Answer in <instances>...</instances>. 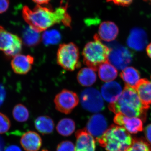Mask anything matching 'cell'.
Listing matches in <instances>:
<instances>
[{
  "label": "cell",
  "instance_id": "6da1fadb",
  "mask_svg": "<svg viewBox=\"0 0 151 151\" xmlns=\"http://www.w3.org/2000/svg\"><path fill=\"white\" fill-rule=\"evenodd\" d=\"M22 15L29 26L38 32L46 30L56 24L62 23L68 27H70L71 24V19L67 13L66 6L59 7L54 10L39 5L33 9L24 6Z\"/></svg>",
  "mask_w": 151,
  "mask_h": 151
},
{
  "label": "cell",
  "instance_id": "7a4b0ae2",
  "mask_svg": "<svg viewBox=\"0 0 151 151\" xmlns=\"http://www.w3.org/2000/svg\"><path fill=\"white\" fill-rule=\"evenodd\" d=\"M97 140L107 151H126L132 145L133 139L123 127L113 125Z\"/></svg>",
  "mask_w": 151,
  "mask_h": 151
},
{
  "label": "cell",
  "instance_id": "3957f363",
  "mask_svg": "<svg viewBox=\"0 0 151 151\" xmlns=\"http://www.w3.org/2000/svg\"><path fill=\"white\" fill-rule=\"evenodd\" d=\"M110 50L100 40L98 35L94 36V40L84 46L82 55L84 64L94 71L98 70L101 64L108 61Z\"/></svg>",
  "mask_w": 151,
  "mask_h": 151
},
{
  "label": "cell",
  "instance_id": "277c9868",
  "mask_svg": "<svg viewBox=\"0 0 151 151\" xmlns=\"http://www.w3.org/2000/svg\"><path fill=\"white\" fill-rule=\"evenodd\" d=\"M57 62L60 66L68 71H73L81 67L79 49L77 45L73 42L60 45Z\"/></svg>",
  "mask_w": 151,
  "mask_h": 151
},
{
  "label": "cell",
  "instance_id": "5b68a950",
  "mask_svg": "<svg viewBox=\"0 0 151 151\" xmlns=\"http://www.w3.org/2000/svg\"><path fill=\"white\" fill-rule=\"evenodd\" d=\"M22 43L21 38L0 26V50L3 51L7 57L13 58L19 54Z\"/></svg>",
  "mask_w": 151,
  "mask_h": 151
},
{
  "label": "cell",
  "instance_id": "8992f818",
  "mask_svg": "<svg viewBox=\"0 0 151 151\" xmlns=\"http://www.w3.org/2000/svg\"><path fill=\"white\" fill-rule=\"evenodd\" d=\"M80 100L82 107L92 113H97L104 109V102L101 94L94 88L84 89L81 92Z\"/></svg>",
  "mask_w": 151,
  "mask_h": 151
},
{
  "label": "cell",
  "instance_id": "52a82bcc",
  "mask_svg": "<svg viewBox=\"0 0 151 151\" xmlns=\"http://www.w3.org/2000/svg\"><path fill=\"white\" fill-rule=\"evenodd\" d=\"M54 102L57 110L68 114L78 105L79 98L75 92L63 89L55 96Z\"/></svg>",
  "mask_w": 151,
  "mask_h": 151
},
{
  "label": "cell",
  "instance_id": "ba28073f",
  "mask_svg": "<svg viewBox=\"0 0 151 151\" xmlns=\"http://www.w3.org/2000/svg\"><path fill=\"white\" fill-rule=\"evenodd\" d=\"M133 55L127 47H116L111 50L108 62L119 70H123L132 62Z\"/></svg>",
  "mask_w": 151,
  "mask_h": 151
},
{
  "label": "cell",
  "instance_id": "9c48e42d",
  "mask_svg": "<svg viewBox=\"0 0 151 151\" xmlns=\"http://www.w3.org/2000/svg\"><path fill=\"white\" fill-rule=\"evenodd\" d=\"M114 122L131 134H137L143 129L142 120L137 117H128L118 113L114 117Z\"/></svg>",
  "mask_w": 151,
  "mask_h": 151
},
{
  "label": "cell",
  "instance_id": "30bf717a",
  "mask_svg": "<svg viewBox=\"0 0 151 151\" xmlns=\"http://www.w3.org/2000/svg\"><path fill=\"white\" fill-rule=\"evenodd\" d=\"M118 101L132 108L147 113V110L143 106L139 95L134 87L126 85Z\"/></svg>",
  "mask_w": 151,
  "mask_h": 151
},
{
  "label": "cell",
  "instance_id": "8fae6325",
  "mask_svg": "<svg viewBox=\"0 0 151 151\" xmlns=\"http://www.w3.org/2000/svg\"><path fill=\"white\" fill-rule=\"evenodd\" d=\"M108 124L103 115L96 114L90 117L87 122L86 129L87 132L93 137L100 138L107 130Z\"/></svg>",
  "mask_w": 151,
  "mask_h": 151
},
{
  "label": "cell",
  "instance_id": "7c38bea8",
  "mask_svg": "<svg viewBox=\"0 0 151 151\" xmlns=\"http://www.w3.org/2000/svg\"><path fill=\"white\" fill-rule=\"evenodd\" d=\"M75 151H95L96 141L86 129L78 130L76 133Z\"/></svg>",
  "mask_w": 151,
  "mask_h": 151
},
{
  "label": "cell",
  "instance_id": "4fadbf2b",
  "mask_svg": "<svg viewBox=\"0 0 151 151\" xmlns=\"http://www.w3.org/2000/svg\"><path fill=\"white\" fill-rule=\"evenodd\" d=\"M34 58L31 55L19 54L13 58L11 66L17 74H26L31 70Z\"/></svg>",
  "mask_w": 151,
  "mask_h": 151
},
{
  "label": "cell",
  "instance_id": "5bb4252c",
  "mask_svg": "<svg viewBox=\"0 0 151 151\" xmlns=\"http://www.w3.org/2000/svg\"><path fill=\"white\" fill-rule=\"evenodd\" d=\"M147 42V35L145 32L137 27L132 29L127 40L128 46L137 51L142 50Z\"/></svg>",
  "mask_w": 151,
  "mask_h": 151
},
{
  "label": "cell",
  "instance_id": "9a60e30c",
  "mask_svg": "<svg viewBox=\"0 0 151 151\" xmlns=\"http://www.w3.org/2000/svg\"><path fill=\"white\" fill-rule=\"evenodd\" d=\"M20 143L26 151H38L41 147L42 140L36 132L29 131L22 135Z\"/></svg>",
  "mask_w": 151,
  "mask_h": 151
},
{
  "label": "cell",
  "instance_id": "2e32d148",
  "mask_svg": "<svg viewBox=\"0 0 151 151\" xmlns=\"http://www.w3.org/2000/svg\"><path fill=\"white\" fill-rule=\"evenodd\" d=\"M101 91L103 98L111 103L117 101L122 93V86L116 81L105 83L102 86Z\"/></svg>",
  "mask_w": 151,
  "mask_h": 151
},
{
  "label": "cell",
  "instance_id": "e0dca14e",
  "mask_svg": "<svg viewBox=\"0 0 151 151\" xmlns=\"http://www.w3.org/2000/svg\"><path fill=\"white\" fill-rule=\"evenodd\" d=\"M134 88L143 106L148 110L151 105V82L147 78H142Z\"/></svg>",
  "mask_w": 151,
  "mask_h": 151
},
{
  "label": "cell",
  "instance_id": "ac0fdd59",
  "mask_svg": "<svg viewBox=\"0 0 151 151\" xmlns=\"http://www.w3.org/2000/svg\"><path fill=\"white\" fill-rule=\"evenodd\" d=\"M119 33V28L114 23L106 21L103 22L100 25L98 35L102 40L111 42L117 37Z\"/></svg>",
  "mask_w": 151,
  "mask_h": 151
},
{
  "label": "cell",
  "instance_id": "d6986e66",
  "mask_svg": "<svg viewBox=\"0 0 151 151\" xmlns=\"http://www.w3.org/2000/svg\"><path fill=\"white\" fill-rule=\"evenodd\" d=\"M98 70L100 79L104 82L113 81L118 76V71L116 67L108 61L101 64L98 68Z\"/></svg>",
  "mask_w": 151,
  "mask_h": 151
},
{
  "label": "cell",
  "instance_id": "ffe728a7",
  "mask_svg": "<svg viewBox=\"0 0 151 151\" xmlns=\"http://www.w3.org/2000/svg\"><path fill=\"white\" fill-rule=\"evenodd\" d=\"M121 78L125 82L126 85L134 88L140 80V74L139 70L135 68H126L120 74Z\"/></svg>",
  "mask_w": 151,
  "mask_h": 151
},
{
  "label": "cell",
  "instance_id": "44dd1931",
  "mask_svg": "<svg viewBox=\"0 0 151 151\" xmlns=\"http://www.w3.org/2000/svg\"><path fill=\"white\" fill-rule=\"evenodd\" d=\"M36 129L43 135L49 134L53 132L54 124L53 120L47 116H41L35 121Z\"/></svg>",
  "mask_w": 151,
  "mask_h": 151
},
{
  "label": "cell",
  "instance_id": "7402d4cb",
  "mask_svg": "<svg viewBox=\"0 0 151 151\" xmlns=\"http://www.w3.org/2000/svg\"><path fill=\"white\" fill-rule=\"evenodd\" d=\"M77 79L78 83L82 86H90L96 81L97 75L92 68H84L78 72Z\"/></svg>",
  "mask_w": 151,
  "mask_h": 151
},
{
  "label": "cell",
  "instance_id": "603a6c76",
  "mask_svg": "<svg viewBox=\"0 0 151 151\" xmlns=\"http://www.w3.org/2000/svg\"><path fill=\"white\" fill-rule=\"evenodd\" d=\"M22 37L24 43L29 47L37 46L41 40L40 32L36 31L29 26L25 29Z\"/></svg>",
  "mask_w": 151,
  "mask_h": 151
},
{
  "label": "cell",
  "instance_id": "cb8c5ba5",
  "mask_svg": "<svg viewBox=\"0 0 151 151\" xmlns=\"http://www.w3.org/2000/svg\"><path fill=\"white\" fill-rule=\"evenodd\" d=\"M76 129L75 122L71 119L65 118L60 120L56 127V129L60 134L63 136H70Z\"/></svg>",
  "mask_w": 151,
  "mask_h": 151
},
{
  "label": "cell",
  "instance_id": "d4e9b609",
  "mask_svg": "<svg viewBox=\"0 0 151 151\" xmlns=\"http://www.w3.org/2000/svg\"><path fill=\"white\" fill-rule=\"evenodd\" d=\"M61 39L60 33L55 29L45 31L42 37L43 43L46 45L57 44L60 41Z\"/></svg>",
  "mask_w": 151,
  "mask_h": 151
},
{
  "label": "cell",
  "instance_id": "484cf974",
  "mask_svg": "<svg viewBox=\"0 0 151 151\" xmlns=\"http://www.w3.org/2000/svg\"><path fill=\"white\" fill-rule=\"evenodd\" d=\"M12 114L15 120L19 122H26L29 118V112L27 108L21 104H18L14 107Z\"/></svg>",
  "mask_w": 151,
  "mask_h": 151
},
{
  "label": "cell",
  "instance_id": "4316f807",
  "mask_svg": "<svg viewBox=\"0 0 151 151\" xmlns=\"http://www.w3.org/2000/svg\"><path fill=\"white\" fill-rule=\"evenodd\" d=\"M126 151H151V146L142 138H133L132 145Z\"/></svg>",
  "mask_w": 151,
  "mask_h": 151
},
{
  "label": "cell",
  "instance_id": "83f0119b",
  "mask_svg": "<svg viewBox=\"0 0 151 151\" xmlns=\"http://www.w3.org/2000/svg\"><path fill=\"white\" fill-rule=\"evenodd\" d=\"M11 122L8 117L0 113V134H4L9 130Z\"/></svg>",
  "mask_w": 151,
  "mask_h": 151
},
{
  "label": "cell",
  "instance_id": "f1b7e54d",
  "mask_svg": "<svg viewBox=\"0 0 151 151\" xmlns=\"http://www.w3.org/2000/svg\"><path fill=\"white\" fill-rule=\"evenodd\" d=\"M56 151H75V146L70 141H63L58 145Z\"/></svg>",
  "mask_w": 151,
  "mask_h": 151
},
{
  "label": "cell",
  "instance_id": "f546056e",
  "mask_svg": "<svg viewBox=\"0 0 151 151\" xmlns=\"http://www.w3.org/2000/svg\"><path fill=\"white\" fill-rule=\"evenodd\" d=\"M134 0H107L108 2H111L117 5L122 6H128L132 4Z\"/></svg>",
  "mask_w": 151,
  "mask_h": 151
},
{
  "label": "cell",
  "instance_id": "4dcf8cb0",
  "mask_svg": "<svg viewBox=\"0 0 151 151\" xmlns=\"http://www.w3.org/2000/svg\"><path fill=\"white\" fill-rule=\"evenodd\" d=\"M9 0H0V14L7 11L9 7Z\"/></svg>",
  "mask_w": 151,
  "mask_h": 151
},
{
  "label": "cell",
  "instance_id": "1f68e13d",
  "mask_svg": "<svg viewBox=\"0 0 151 151\" xmlns=\"http://www.w3.org/2000/svg\"><path fill=\"white\" fill-rule=\"evenodd\" d=\"M145 134L146 139L151 144V124H149L146 127Z\"/></svg>",
  "mask_w": 151,
  "mask_h": 151
},
{
  "label": "cell",
  "instance_id": "d6a6232c",
  "mask_svg": "<svg viewBox=\"0 0 151 151\" xmlns=\"http://www.w3.org/2000/svg\"><path fill=\"white\" fill-rule=\"evenodd\" d=\"M6 96V92L4 87L0 84V107L2 105Z\"/></svg>",
  "mask_w": 151,
  "mask_h": 151
},
{
  "label": "cell",
  "instance_id": "836d02e7",
  "mask_svg": "<svg viewBox=\"0 0 151 151\" xmlns=\"http://www.w3.org/2000/svg\"><path fill=\"white\" fill-rule=\"evenodd\" d=\"M5 151H22L18 146L15 145L9 146L5 150Z\"/></svg>",
  "mask_w": 151,
  "mask_h": 151
},
{
  "label": "cell",
  "instance_id": "e575fe53",
  "mask_svg": "<svg viewBox=\"0 0 151 151\" xmlns=\"http://www.w3.org/2000/svg\"><path fill=\"white\" fill-rule=\"evenodd\" d=\"M34 2L39 5L46 4H48L50 0H32Z\"/></svg>",
  "mask_w": 151,
  "mask_h": 151
},
{
  "label": "cell",
  "instance_id": "d590c367",
  "mask_svg": "<svg viewBox=\"0 0 151 151\" xmlns=\"http://www.w3.org/2000/svg\"><path fill=\"white\" fill-rule=\"evenodd\" d=\"M4 141L1 137H0V151H4Z\"/></svg>",
  "mask_w": 151,
  "mask_h": 151
},
{
  "label": "cell",
  "instance_id": "8d00e7d4",
  "mask_svg": "<svg viewBox=\"0 0 151 151\" xmlns=\"http://www.w3.org/2000/svg\"><path fill=\"white\" fill-rule=\"evenodd\" d=\"M146 51H147V55L151 59V43H150L147 47Z\"/></svg>",
  "mask_w": 151,
  "mask_h": 151
},
{
  "label": "cell",
  "instance_id": "74e56055",
  "mask_svg": "<svg viewBox=\"0 0 151 151\" xmlns=\"http://www.w3.org/2000/svg\"><path fill=\"white\" fill-rule=\"evenodd\" d=\"M42 151H48L47 150H45V149H44V150H42Z\"/></svg>",
  "mask_w": 151,
  "mask_h": 151
},
{
  "label": "cell",
  "instance_id": "f35d334b",
  "mask_svg": "<svg viewBox=\"0 0 151 151\" xmlns=\"http://www.w3.org/2000/svg\"><path fill=\"white\" fill-rule=\"evenodd\" d=\"M145 1H147L151 2V0H145Z\"/></svg>",
  "mask_w": 151,
  "mask_h": 151
},
{
  "label": "cell",
  "instance_id": "ab89813d",
  "mask_svg": "<svg viewBox=\"0 0 151 151\" xmlns=\"http://www.w3.org/2000/svg\"></svg>",
  "mask_w": 151,
  "mask_h": 151
}]
</instances>
